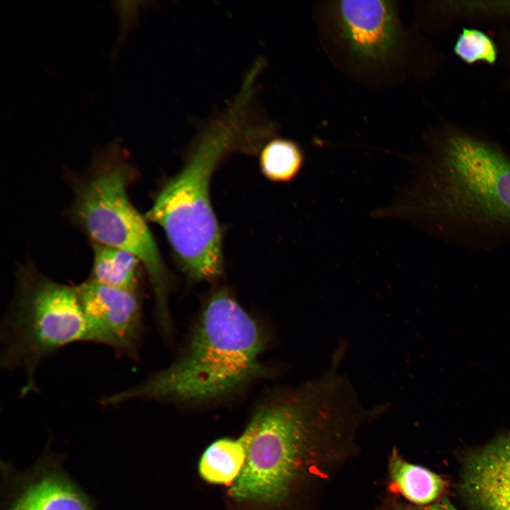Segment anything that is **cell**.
I'll return each instance as SVG.
<instances>
[{
	"mask_svg": "<svg viewBox=\"0 0 510 510\" xmlns=\"http://www.w3.org/2000/svg\"><path fill=\"white\" fill-rule=\"evenodd\" d=\"M245 460L246 450L241 437L222 438L204 450L198 463V472L208 483L231 486L240 475Z\"/></svg>",
	"mask_w": 510,
	"mask_h": 510,
	"instance_id": "cell-13",
	"label": "cell"
},
{
	"mask_svg": "<svg viewBox=\"0 0 510 510\" xmlns=\"http://www.w3.org/2000/svg\"><path fill=\"white\" fill-rule=\"evenodd\" d=\"M458 489L470 510H510V431L466 455Z\"/></svg>",
	"mask_w": 510,
	"mask_h": 510,
	"instance_id": "cell-9",
	"label": "cell"
},
{
	"mask_svg": "<svg viewBox=\"0 0 510 510\" xmlns=\"http://www.w3.org/2000/svg\"><path fill=\"white\" fill-rule=\"evenodd\" d=\"M374 215L407 221L465 246L510 244V158L485 142L454 135Z\"/></svg>",
	"mask_w": 510,
	"mask_h": 510,
	"instance_id": "cell-2",
	"label": "cell"
},
{
	"mask_svg": "<svg viewBox=\"0 0 510 510\" xmlns=\"http://www.w3.org/2000/svg\"><path fill=\"white\" fill-rule=\"evenodd\" d=\"M240 436L244 468L230 486L240 501L285 506L316 494L356 448L357 434L381 414L333 367L298 385L266 390Z\"/></svg>",
	"mask_w": 510,
	"mask_h": 510,
	"instance_id": "cell-1",
	"label": "cell"
},
{
	"mask_svg": "<svg viewBox=\"0 0 510 510\" xmlns=\"http://www.w3.org/2000/svg\"><path fill=\"white\" fill-rule=\"evenodd\" d=\"M388 472L395 489L414 505L431 504L443 497L448 489L444 477L405 460L395 448L388 460Z\"/></svg>",
	"mask_w": 510,
	"mask_h": 510,
	"instance_id": "cell-11",
	"label": "cell"
},
{
	"mask_svg": "<svg viewBox=\"0 0 510 510\" xmlns=\"http://www.w3.org/2000/svg\"><path fill=\"white\" fill-rule=\"evenodd\" d=\"M303 159L302 152L295 142L276 138L263 148L260 166L263 174L271 181L286 182L300 171Z\"/></svg>",
	"mask_w": 510,
	"mask_h": 510,
	"instance_id": "cell-14",
	"label": "cell"
},
{
	"mask_svg": "<svg viewBox=\"0 0 510 510\" xmlns=\"http://www.w3.org/2000/svg\"><path fill=\"white\" fill-rule=\"evenodd\" d=\"M23 476L4 510H94L89 498L57 465L39 463Z\"/></svg>",
	"mask_w": 510,
	"mask_h": 510,
	"instance_id": "cell-10",
	"label": "cell"
},
{
	"mask_svg": "<svg viewBox=\"0 0 510 510\" xmlns=\"http://www.w3.org/2000/svg\"><path fill=\"white\" fill-rule=\"evenodd\" d=\"M91 244L94 259L90 279L106 285L140 292L142 264L136 256L120 248Z\"/></svg>",
	"mask_w": 510,
	"mask_h": 510,
	"instance_id": "cell-12",
	"label": "cell"
},
{
	"mask_svg": "<svg viewBox=\"0 0 510 510\" xmlns=\"http://www.w3.org/2000/svg\"><path fill=\"white\" fill-rule=\"evenodd\" d=\"M454 52L469 64L479 61L492 64L497 58L493 40L484 32L473 28L463 30L455 42Z\"/></svg>",
	"mask_w": 510,
	"mask_h": 510,
	"instance_id": "cell-15",
	"label": "cell"
},
{
	"mask_svg": "<svg viewBox=\"0 0 510 510\" xmlns=\"http://www.w3.org/2000/svg\"><path fill=\"white\" fill-rule=\"evenodd\" d=\"M86 338L76 286L58 283L30 264L21 266L1 323L0 354L2 370H21L25 375L21 396L38 391L35 374L45 359Z\"/></svg>",
	"mask_w": 510,
	"mask_h": 510,
	"instance_id": "cell-5",
	"label": "cell"
},
{
	"mask_svg": "<svg viewBox=\"0 0 510 510\" xmlns=\"http://www.w3.org/2000/svg\"><path fill=\"white\" fill-rule=\"evenodd\" d=\"M271 340L260 319L220 288L202 305L169 366L99 402L118 406L142 400L199 407L232 401L273 373L261 361Z\"/></svg>",
	"mask_w": 510,
	"mask_h": 510,
	"instance_id": "cell-3",
	"label": "cell"
},
{
	"mask_svg": "<svg viewBox=\"0 0 510 510\" xmlns=\"http://www.w3.org/2000/svg\"><path fill=\"white\" fill-rule=\"evenodd\" d=\"M215 147L202 148L165 183L144 216L164 230L188 276L197 281L215 280L222 268L221 231L209 193Z\"/></svg>",
	"mask_w": 510,
	"mask_h": 510,
	"instance_id": "cell-6",
	"label": "cell"
},
{
	"mask_svg": "<svg viewBox=\"0 0 510 510\" xmlns=\"http://www.w3.org/2000/svg\"><path fill=\"white\" fill-rule=\"evenodd\" d=\"M86 324V342L137 360L144 333L140 293L89 278L76 285Z\"/></svg>",
	"mask_w": 510,
	"mask_h": 510,
	"instance_id": "cell-8",
	"label": "cell"
},
{
	"mask_svg": "<svg viewBox=\"0 0 510 510\" xmlns=\"http://www.w3.org/2000/svg\"><path fill=\"white\" fill-rule=\"evenodd\" d=\"M136 176L119 142L97 148L86 170L69 176L73 199L67 216L91 243L126 250L140 260L152 287L158 328L168 330L173 322L167 273L147 220L128 196Z\"/></svg>",
	"mask_w": 510,
	"mask_h": 510,
	"instance_id": "cell-4",
	"label": "cell"
},
{
	"mask_svg": "<svg viewBox=\"0 0 510 510\" xmlns=\"http://www.w3.org/2000/svg\"><path fill=\"white\" fill-rule=\"evenodd\" d=\"M333 7L336 38L348 58L363 68H382L402 52V28L390 1H343Z\"/></svg>",
	"mask_w": 510,
	"mask_h": 510,
	"instance_id": "cell-7",
	"label": "cell"
},
{
	"mask_svg": "<svg viewBox=\"0 0 510 510\" xmlns=\"http://www.w3.org/2000/svg\"><path fill=\"white\" fill-rule=\"evenodd\" d=\"M382 510H459L446 497L424 506L406 504L395 499L390 502Z\"/></svg>",
	"mask_w": 510,
	"mask_h": 510,
	"instance_id": "cell-16",
	"label": "cell"
}]
</instances>
